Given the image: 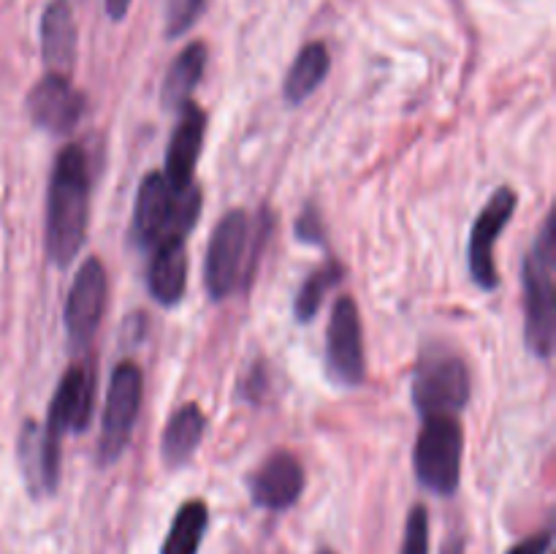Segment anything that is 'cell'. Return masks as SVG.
<instances>
[{"label": "cell", "mask_w": 556, "mask_h": 554, "mask_svg": "<svg viewBox=\"0 0 556 554\" xmlns=\"http://www.w3.org/2000/svg\"><path fill=\"white\" fill-rule=\"evenodd\" d=\"M90 161L79 144L54 158L47 193V255L54 266H68L87 242L90 226Z\"/></svg>", "instance_id": "6da1fadb"}, {"label": "cell", "mask_w": 556, "mask_h": 554, "mask_svg": "<svg viewBox=\"0 0 556 554\" xmlns=\"http://www.w3.org/2000/svg\"><path fill=\"white\" fill-rule=\"evenodd\" d=\"M269 237V215L250 223L248 212L231 210L220 217L206 244L204 286L215 302H223L239 286L250 288L261 248Z\"/></svg>", "instance_id": "7a4b0ae2"}, {"label": "cell", "mask_w": 556, "mask_h": 554, "mask_svg": "<svg viewBox=\"0 0 556 554\" xmlns=\"http://www.w3.org/2000/svg\"><path fill=\"white\" fill-rule=\"evenodd\" d=\"M556 215L548 212L541 234L527 250L525 269V342L527 351L541 362L554 353L556 302H554V264H556Z\"/></svg>", "instance_id": "3957f363"}, {"label": "cell", "mask_w": 556, "mask_h": 554, "mask_svg": "<svg viewBox=\"0 0 556 554\" xmlns=\"http://www.w3.org/2000/svg\"><path fill=\"white\" fill-rule=\"evenodd\" d=\"M201 212V190H174L161 172L147 174L139 182L134 204V242L155 248L172 237H188Z\"/></svg>", "instance_id": "277c9868"}, {"label": "cell", "mask_w": 556, "mask_h": 554, "mask_svg": "<svg viewBox=\"0 0 556 554\" xmlns=\"http://www.w3.org/2000/svg\"><path fill=\"white\" fill-rule=\"evenodd\" d=\"M462 454H465V429L459 416L424 418L413 451L418 483L438 498H451L462 481Z\"/></svg>", "instance_id": "5b68a950"}, {"label": "cell", "mask_w": 556, "mask_h": 554, "mask_svg": "<svg viewBox=\"0 0 556 554\" xmlns=\"http://www.w3.org/2000/svg\"><path fill=\"white\" fill-rule=\"evenodd\" d=\"M470 402V369L448 348H429L413 373V405L418 416H459Z\"/></svg>", "instance_id": "8992f818"}, {"label": "cell", "mask_w": 556, "mask_h": 554, "mask_svg": "<svg viewBox=\"0 0 556 554\" xmlns=\"http://www.w3.org/2000/svg\"><path fill=\"white\" fill-rule=\"evenodd\" d=\"M141 391L144 378L134 362H123L114 367L112 380L103 402V427L98 438V465H114L128 449L130 435H134L136 418L141 407Z\"/></svg>", "instance_id": "52a82bcc"}, {"label": "cell", "mask_w": 556, "mask_h": 554, "mask_svg": "<svg viewBox=\"0 0 556 554\" xmlns=\"http://www.w3.org/2000/svg\"><path fill=\"white\" fill-rule=\"evenodd\" d=\"M519 206V196L514 188L503 185L494 190L492 199L483 204L478 212L476 223L470 228V242H467V269H470L472 282L483 291H494L500 288V272L494 264V248L500 242V234L510 223Z\"/></svg>", "instance_id": "ba28073f"}, {"label": "cell", "mask_w": 556, "mask_h": 554, "mask_svg": "<svg viewBox=\"0 0 556 554\" xmlns=\"http://www.w3.org/2000/svg\"><path fill=\"white\" fill-rule=\"evenodd\" d=\"M109 299V277L106 269L98 259H85V264L76 272L71 282L68 299H65V335L74 351L90 348L98 326H101L103 313H106Z\"/></svg>", "instance_id": "9c48e42d"}, {"label": "cell", "mask_w": 556, "mask_h": 554, "mask_svg": "<svg viewBox=\"0 0 556 554\" xmlns=\"http://www.w3.org/2000/svg\"><path fill=\"white\" fill-rule=\"evenodd\" d=\"M326 369L334 383L358 386L367 375L364 364L362 315L351 297H340L331 307L329 329H326Z\"/></svg>", "instance_id": "30bf717a"}, {"label": "cell", "mask_w": 556, "mask_h": 554, "mask_svg": "<svg viewBox=\"0 0 556 554\" xmlns=\"http://www.w3.org/2000/svg\"><path fill=\"white\" fill-rule=\"evenodd\" d=\"M92 402H96V375L87 364H74L60 378L52 402H49L47 424L41 427L43 440L54 451H60L65 435L85 432L92 416Z\"/></svg>", "instance_id": "8fae6325"}, {"label": "cell", "mask_w": 556, "mask_h": 554, "mask_svg": "<svg viewBox=\"0 0 556 554\" xmlns=\"http://www.w3.org/2000/svg\"><path fill=\"white\" fill-rule=\"evenodd\" d=\"M27 114L33 125L52 136H65L85 117V92L71 85V76L47 74L27 92Z\"/></svg>", "instance_id": "7c38bea8"}, {"label": "cell", "mask_w": 556, "mask_h": 554, "mask_svg": "<svg viewBox=\"0 0 556 554\" xmlns=\"http://www.w3.org/2000/svg\"><path fill=\"white\" fill-rule=\"evenodd\" d=\"M304 492V467L288 451H275L250 476V500L266 511H286L299 503Z\"/></svg>", "instance_id": "4fadbf2b"}, {"label": "cell", "mask_w": 556, "mask_h": 554, "mask_svg": "<svg viewBox=\"0 0 556 554\" xmlns=\"http://www.w3.org/2000/svg\"><path fill=\"white\" fill-rule=\"evenodd\" d=\"M206 114L195 103H185L179 109V123L168 139L166 161H163V179L174 190H188L195 185V166H199L201 147H204Z\"/></svg>", "instance_id": "5bb4252c"}, {"label": "cell", "mask_w": 556, "mask_h": 554, "mask_svg": "<svg viewBox=\"0 0 556 554\" xmlns=\"http://www.w3.org/2000/svg\"><path fill=\"white\" fill-rule=\"evenodd\" d=\"M41 58L49 74L71 76L76 60V22L71 0H52L41 16Z\"/></svg>", "instance_id": "9a60e30c"}, {"label": "cell", "mask_w": 556, "mask_h": 554, "mask_svg": "<svg viewBox=\"0 0 556 554\" xmlns=\"http://www.w3.org/2000/svg\"><path fill=\"white\" fill-rule=\"evenodd\" d=\"M147 288L157 304L174 307L185 297L188 288V253H185V237L163 239L152 248L150 272H147Z\"/></svg>", "instance_id": "2e32d148"}, {"label": "cell", "mask_w": 556, "mask_h": 554, "mask_svg": "<svg viewBox=\"0 0 556 554\" xmlns=\"http://www.w3.org/2000/svg\"><path fill=\"white\" fill-rule=\"evenodd\" d=\"M206 432V416L199 405H182L172 413L163 427L161 454L168 467H182L193 459L195 449L201 445Z\"/></svg>", "instance_id": "e0dca14e"}, {"label": "cell", "mask_w": 556, "mask_h": 554, "mask_svg": "<svg viewBox=\"0 0 556 554\" xmlns=\"http://www.w3.org/2000/svg\"><path fill=\"white\" fill-rule=\"evenodd\" d=\"M206 68V47L201 41L188 43L182 52L177 54V60L172 63V68L163 76L161 87V103L166 109H182L185 103H190V96L199 87L201 76Z\"/></svg>", "instance_id": "ac0fdd59"}, {"label": "cell", "mask_w": 556, "mask_h": 554, "mask_svg": "<svg viewBox=\"0 0 556 554\" xmlns=\"http://www.w3.org/2000/svg\"><path fill=\"white\" fill-rule=\"evenodd\" d=\"M331 68V54L326 49V43L313 41L302 49V52L293 58L291 68H288L286 81H282V96H286L288 103L299 106L302 101H307L324 79L329 76Z\"/></svg>", "instance_id": "d6986e66"}, {"label": "cell", "mask_w": 556, "mask_h": 554, "mask_svg": "<svg viewBox=\"0 0 556 554\" xmlns=\"http://www.w3.org/2000/svg\"><path fill=\"white\" fill-rule=\"evenodd\" d=\"M206 525H210L206 505L201 500H188L177 511V516H174L172 530H168L166 541H163L161 554H199Z\"/></svg>", "instance_id": "ffe728a7"}, {"label": "cell", "mask_w": 556, "mask_h": 554, "mask_svg": "<svg viewBox=\"0 0 556 554\" xmlns=\"http://www.w3.org/2000/svg\"><path fill=\"white\" fill-rule=\"evenodd\" d=\"M345 275V266L340 261H326L320 269H315L307 280L302 282V288L296 291V302H293V313L302 324H309V320L318 315L320 304H324L326 293L337 286Z\"/></svg>", "instance_id": "44dd1931"}, {"label": "cell", "mask_w": 556, "mask_h": 554, "mask_svg": "<svg viewBox=\"0 0 556 554\" xmlns=\"http://www.w3.org/2000/svg\"><path fill=\"white\" fill-rule=\"evenodd\" d=\"M20 462L25 470L27 487H30L33 498L41 494H52L47 481V470H43V454H41V427L33 421L25 424L20 435Z\"/></svg>", "instance_id": "7402d4cb"}, {"label": "cell", "mask_w": 556, "mask_h": 554, "mask_svg": "<svg viewBox=\"0 0 556 554\" xmlns=\"http://www.w3.org/2000/svg\"><path fill=\"white\" fill-rule=\"evenodd\" d=\"M206 0H168L166 3V38H179L204 14Z\"/></svg>", "instance_id": "603a6c76"}, {"label": "cell", "mask_w": 556, "mask_h": 554, "mask_svg": "<svg viewBox=\"0 0 556 554\" xmlns=\"http://www.w3.org/2000/svg\"><path fill=\"white\" fill-rule=\"evenodd\" d=\"M400 554H429V511L424 505H413L407 516Z\"/></svg>", "instance_id": "cb8c5ba5"}, {"label": "cell", "mask_w": 556, "mask_h": 554, "mask_svg": "<svg viewBox=\"0 0 556 554\" xmlns=\"http://www.w3.org/2000/svg\"><path fill=\"white\" fill-rule=\"evenodd\" d=\"M296 239L304 244H324L326 242V228H324V217H320V212L315 210L313 204L304 206V212L299 215L296 221Z\"/></svg>", "instance_id": "d4e9b609"}, {"label": "cell", "mask_w": 556, "mask_h": 554, "mask_svg": "<svg viewBox=\"0 0 556 554\" xmlns=\"http://www.w3.org/2000/svg\"><path fill=\"white\" fill-rule=\"evenodd\" d=\"M266 386H269V378H266V369L261 367V364H255V367H250V378L242 380L239 391H242V396L248 402H261V400H264Z\"/></svg>", "instance_id": "484cf974"}, {"label": "cell", "mask_w": 556, "mask_h": 554, "mask_svg": "<svg viewBox=\"0 0 556 554\" xmlns=\"http://www.w3.org/2000/svg\"><path fill=\"white\" fill-rule=\"evenodd\" d=\"M552 541H554L552 530L538 532V536H530V538H525V541L516 543V546H510L505 554H548Z\"/></svg>", "instance_id": "4316f807"}, {"label": "cell", "mask_w": 556, "mask_h": 554, "mask_svg": "<svg viewBox=\"0 0 556 554\" xmlns=\"http://www.w3.org/2000/svg\"><path fill=\"white\" fill-rule=\"evenodd\" d=\"M130 3H134V0H106V14L112 16L114 22H119L125 14H128Z\"/></svg>", "instance_id": "83f0119b"}, {"label": "cell", "mask_w": 556, "mask_h": 554, "mask_svg": "<svg viewBox=\"0 0 556 554\" xmlns=\"http://www.w3.org/2000/svg\"><path fill=\"white\" fill-rule=\"evenodd\" d=\"M318 554H334V552H331V549H320Z\"/></svg>", "instance_id": "f1b7e54d"}]
</instances>
